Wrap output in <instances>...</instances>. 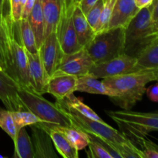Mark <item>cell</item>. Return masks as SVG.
Returning a JSON list of instances; mask_svg holds the SVG:
<instances>
[{"label": "cell", "mask_w": 158, "mask_h": 158, "mask_svg": "<svg viewBox=\"0 0 158 158\" xmlns=\"http://www.w3.org/2000/svg\"><path fill=\"white\" fill-rule=\"evenodd\" d=\"M77 77L69 74H54L47 80L46 94L55 97L56 100H64L77 91Z\"/></svg>", "instance_id": "4fadbf2b"}, {"label": "cell", "mask_w": 158, "mask_h": 158, "mask_svg": "<svg viewBox=\"0 0 158 158\" xmlns=\"http://www.w3.org/2000/svg\"><path fill=\"white\" fill-rule=\"evenodd\" d=\"M40 2L45 21V39L51 32L56 30L65 0H40Z\"/></svg>", "instance_id": "ac0fdd59"}, {"label": "cell", "mask_w": 158, "mask_h": 158, "mask_svg": "<svg viewBox=\"0 0 158 158\" xmlns=\"http://www.w3.org/2000/svg\"><path fill=\"white\" fill-rule=\"evenodd\" d=\"M39 52L46 77L49 79L53 75L64 56L56 32H51L44 39L39 48Z\"/></svg>", "instance_id": "8fae6325"}, {"label": "cell", "mask_w": 158, "mask_h": 158, "mask_svg": "<svg viewBox=\"0 0 158 158\" xmlns=\"http://www.w3.org/2000/svg\"><path fill=\"white\" fill-rule=\"evenodd\" d=\"M18 94L26 110L35 114L40 120L37 124L45 130L72 126V123L56 103H51L35 91L19 86Z\"/></svg>", "instance_id": "3957f363"}, {"label": "cell", "mask_w": 158, "mask_h": 158, "mask_svg": "<svg viewBox=\"0 0 158 158\" xmlns=\"http://www.w3.org/2000/svg\"><path fill=\"white\" fill-rule=\"evenodd\" d=\"M75 3L65 0L60 21L57 25V38L64 54H71L83 49L78 42L73 22V12Z\"/></svg>", "instance_id": "ba28073f"}, {"label": "cell", "mask_w": 158, "mask_h": 158, "mask_svg": "<svg viewBox=\"0 0 158 158\" xmlns=\"http://www.w3.org/2000/svg\"><path fill=\"white\" fill-rule=\"evenodd\" d=\"M56 104L69 119L73 125L97 139L110 153L112 158H143L140 148L135 146L123 132L116 130L104 121H98L80 114L63 100H56Z\"/></svg>", "instance_id": "6da1fadb"}, {"label": "cell", "mask_w": 158, "mask_h": 158, "mask_svg": "<svg viewBox=\"0 0 158 158\" xmlns=\"http://www.w3.org/2000/svg\"><path fill=\"white\" fill-rule=\"evenodd\" d=\"M77 91L91 94L105 95L110 98H114L117 96V94L106 86L103 81H100L98 79L89 74L77 77Z\"/></svg>", "instance_id": "ffe728a7"}, {"label": "cell", "mask_w": 158, "mask_h": 158, "mask_svg": "<svg viewBox=\"0 0 158 158\" xmlns=\"http://www.w3.org/2000/svg\"><path fill=\"white\" fill-rule=\"evenodd\" d=\"M137 64L143 69L158 68V35L138 54Z\"/></svg>", "instance_id": "603a6c76"}, {"label": "cell", "mask_w": 158, "mask_h": 158, "mask_svg": "<svg viewBox=\"0 0 158 158\" xmlns=\"http://www.w3.org/2000/svg\"><path fill=\"white\" fill-rule=\"evenodd\" d=\"M13 143L15 145L14 157L35 158L32 140L28 134L26 128H21L17 132L16 137Z\"/></svg>", "instance_id": "cb8c5ba5"}, {"label": "cell", "mask_w": 158, "mask_h": 158, "mask_svg": "<svg viewBox=\"0 0 158 158\" xmlns=\"http://www.w3.org/2000/svg\"><path fill=\"white\" fill-rule=\"evenodd\" d=\"M153 30H154V33L155 35H158V19L154 20L153 23Z\"/></svg>", "instance_id": "60d3db41"}, {"label": "cell", "mask_w": 158, "mask_h": 158, "mask_svg": "<svg viewBox=\"0 0 158 158\" xmlns=\"http://www.w3.org/2000/svg\"><path fill=\"white\" fill-rule=\"evenodd\" d=\"M140 9L136 6L134 0H117L108 29L126 28Z\"/></svg>", "instance_id": "2e32d148"}, {"label": "cell", "mask_w": 158, "mask_h": 158, "mask_svg": "<svg viewBox=\"0 0 158 158\" xmlns=\"http://www.w3.org/2000/svg\"><path fill=\"white\" fill-rule=\"evenodd\" d=\"M97 1L98 0H80L78 3V6H80L82 12L86 15V13L89 12V9L96 4Z\"/></svg>", "instance_id": "d590c367"}, {"label": "cell", "mask_w": 158, "mask_h": 158, "mask_svg": "<svg viewBox=\"0 0 158 158\" xmlns=\"http://www.w3.org/2000/svg\"><path fill=\"white\" fill-rule=\"evenodd\" d=\"M148 97L153 102L158 103V83L150 86L146 89Z\"/></svg>", "instance_id": "e575fe53"}, {"label": "cell", "mask_w": 158, "mask_h": 158, "mask_svg": "<svg viewBox=\"0 0 158 158\" xmlns=\"http://www.w3.org/2000/svg\"><path fill=\"white\" fill-rule=\"evenodd\" d=\"M157 83H158V79H157Z\"/></svg>", "instance_id": "ee69618b"}, {"label": "cell", "mask_w": 158, "mask_h": 158, "mask_svg": "<svg viewBox=\"0 0 158 158\" xmlns=\"http://www.w3.org/2000/svg\"><path fill=\"white\" fill-rule=\"evenodd\" d=\"M116 1L117 0H104V4L102 9L100 19H99L98 24L96 29V33L108 29Z\"/></svg>", "instance_id": "4dcf8cb0"}, {"label": "cell", "mask_w": 158, "mask_h": 158, "mask_svg": "<svg viewBox=\"0 0 158 158\" xmlns=\"http://www.w3.org/2000/svg\"><path fill=\"white\" fill-rule=\"evenodd\" d=\"M26 51L32 88L35 93L43 95L46 94V87L48 78L46 77L43 63H42L40 52L31 53L27 50Z\"/></svg>", "instance_id": "e0dca14e"}, {"label": "cell", "mask_w": 158, "mask_h": 158, "mask_svg": "<svg viewBox=\"0 0 158 158\" xmlns=\"http://www.w3.org/2000/svg\"><path fill=\"white\" fill-rule=\"evenodd\" d=\"M137 64V57L128 54H120L114 59L100 63H94L89 69V75L96 78H106L109 77L121 75L142 69Z\"/></svg>", "instance_id": "9c48e42d"}, {"label": "cell", "mask_w": 158, "mask_h": 158, "mask_svg": "<svg viewBox=\"0 0 158 158\" xmlns=\"http://www.w3.org/2000/svg\"><path fill=\"white\" fill-rule=\"evenodd\" d=\"M56 129L61 131L66 138L72 143L73 146L78 151L84 149L85 148L88 147L89 142V135L77 127L72 125L69 127H57Z\"/></svg>", "instance_id": "d4e9b609"}, {"label": "cell", "mask_w": 158, "mask_h": 158, "mask_svg": "<svg viewBox=\"0 0 158 158\" xmlns=\"http://www.w3.org/2000/svg\"><path fill=\"white\" fill-rule=\"evenodd\" d=\"M19 23V22H14L12 40V77L19 86L34 91L29 76L26 51L20 36Z\"/></svg>", "instance_id": "52a82bcc"}, {"label": "cell", "mask_w": 158, "mask_h": 158, "mask_svg": "<svg viewBox=\"0 0 158 158\" xmlns=\"http://www.w3.org/2000/svg\"><path fill=\"white\" fill-rule=\"evenodd\" d=\"M130 140H134L141 147L144 158H158V145L148 140L146 136H136Z\"/></svg>", "instance_id": "f546056e"}, {"label": "cell", "mask_w": 158, "mask_h": 158, "mask_svg": "<svg viewBox=\"0 0 158 158\" xmlns=\"http://www.w3.org/2000/svg\"><path fill=\"white\" fill-rule=\"evenodd\" d=\"M35 38L37 47H40L44 40L45 21L40 0H35V5L27 19Z\"/></svg>", "instance_id": "7402d4cb"}, {"label": "cell", "mask_w": 158, "mask_h": 158, "mask_svg": "<svg viewBox=\"0 0 158 158\" xmlns=\"http://www.w3.org/2000/svg\"><path fill=\"white\" fill-rule=\"evenodd\" d=\"M154 0H134L135 4L139 9H143V8L148 7L152 5Z\"/></svg>", "instance_id": "74e56055"}, {"label": "cell", "mask_w": 158, "mask_h": 158, "mask_svg": "<svg viewBox=\"0 0 158 158\" xmlns=\"http://www.w3.org/2000/svg\"><path fill=\"white\" fill-rule=\"evenodd\" d=\"M9 10L8 0H0V14H4Z\"/></svg>", "instance_id": "ab89813d"}, {"label": "cell", "mask_w": 158, "mask_h": 158, "mask_svg": "<svg viewBox=\"0 0 158 158\" xmlns=\"http://www.w3.org/2000/svg\"><path fill=\"white\" fill-rule=\"evenodd\" d=\"M0 71H3V70H2V68L1 64H0Z\"/></svg>", "instance_id": "7bdbcfd3"}, {"label": "cell", "mask_w": 158, "mask_h": 158, "mask_svg": "<svg viewBox=\"0 0 158 158\" xmlns=\"http://www.w3.org/2000/svg\"><path fill=\"white\" fill-rule=\"evenodd\" d=\"M44 129V128H43ZM49 133L54 148L63 158H78V150L76 149L61 131L56 128L46 130Z\"/></svg>", "instance_id": "44dd1931"}, {"label": "cell", "mask_w": 158, "mask_h": 158, "mask_svg": "<svg viewBox=\"0 0 158 158\" xmlns=\"http://www.w3.org/2000/svg\"><path fill=\"white\" fill-rule=\"evenodd\" d=\"M157 79L158 68H151L106 77L103 82L117 94L110 98L114 104L122 110H131L146 93V85Z\"/></svg>", "instance_id": "7a4b0ae2"}, {"label": "cell", "mask_w": 158, "mask_h": 158, "mask_svg": "<svg viewBox=\"0 0 158 158\" xmlns=\"http://www.w3.org/2000/svg\"><path fill=\"white\" fill-rule=\"evenodd\" d=\"M103 4H104V0H98L86 15L88 23L93 28V29L95 31V32L99 19H100L102 9L103 7Z\"/></svg>", "instance_id": "d6a6232c"}, {"label": "cell", "mask_w": 158, "mask_h": 158, "mask_svg": "<svg viewBox=\"0 0 158 158\" xmlns=\"http://www.w3.org/2000/svg\"><path fill=\"white\" fill-rule=\"evenodd\" d=\"M73 22L78 42L84 48L95 35V31L88 23L85 14L82 12L78 4H75L73 12Z\"/></svg>", "instance_id": "d6986e66"}, {"label": "cell", "mask_w": 158, "mask_h": 158, "mask_svg": "<svg viewBox=\"0 0 158 158\" xmlns=\"http://www.w3.org/2000/svg\"><path fill=\"white\" fill-rule=\"evenodd\" d=\"M9 14L13 22H19L22 19L23 2V0H8Z\"/></svg>", "instance_id": "836d02e7"}, {"label": "cell", "mask_w": 158, "mask_h": 158, "mask_svg": "<svg viewBox=\"0 0 158 158\" xmlns=\"http://www.w3.org/2000/svg\"><path fill=\"white\" fill-rule=\"evenodd\" d=\"M153 23L151 6L140 9L125 28V53L137 57L156 36Z\"/></svg>", "instance_id": "5b68a950"}, {"label": "cell", "mask_w": 158, "mask_h": 158, "mask_svg": "<svg viewBox=\"0 0 158 158\" xmlns=\"http://www.w3.org/2000/svg\"><path fill=\"white\" fill-rule=\"evenodd\" d=\"M151 14L153 21L158 19V0H154L151 5Z\"/></svg>", "instance_id": "f35d334b"}, {"label": "cell", "mask_w": 158, "mask_h": 158, "mask_svg": "<svg viewBox=\"0 0 158 158\" xmlns=\"http://www.w3.org/2000/svg\"><path fill=\"white\" fill-rule=\"evenodd\" d=\"M0 128L11 137L12 141L15 140L17 130L12 118V113L9 110L0 109Z\"/></svg>", "instance_id": "f1b7e54d"}, {"label": "cell", "mask_w": 158, "mask_h": 158, "mask_svg": "<svg viewBox=\"0 0 158 158\" xmlns=\"http://www.w3.org/2000/svg\"><path fill=\"white\" fill-rule=\"evenodd\" d=\"M35 158H56L54 145L49 133L37 123L29 126Z\"/></svg>", "instance_id": "9a60e30c"}, {"label": "cell", "mask_w": 158, "mask_h": 158, "mask_svg": "<svg viewBox=\"0 0 158 158\" xmlns=\"http://www.w3.org/2000/svg\"><path fill=\"white\" fill-rule=\"evenodd\" d=\"M19 25L20 36L26 50L31 53L38 52L39 49L35 43V35L28 20L26 19H22L19 23Z\"/></svg>", "instance_id": "484cf974"}, {"label": "cell", "mask_w": 158, "mask_h": 158, "mask_svg": "<svg viewBox=\"0 0 158 158\" xmlns=\"http://www.w3.org/2000/svg\"><path fill=\"white\" fill-rule=\"evenodd\" d=\"M72 1H73V2L75 3V4H78L79 2H80V0H72Z\"/></svg>", "instance_id": "b9f144b4"}, {"label": "cell", "mask_w": 158, "mask_h": 158, "mask_svg": "<svg viewBox=\"0 0 158 158\" xmlns=\"http://www.w3.org/2000/svg\"><path fill=\"white\" fill-rule=\"evenodd\" d=\"M63 100L65 103V104L67 105L69 107L73 108L75 110L80 113V114L83 115L84 117H88V118L93 119V120H98V121H103L97 113L94 112L89 106L85 104L80 99L77 98V97L74 96V94H72L67 98L64 99Z\"/></svg>", "instance_id": "4316f807"}, {"label": "cell", "mask_w": 158, "mask_h": 158, "mask_svg": "<svg viewBox=\"0 0 158 158\" xmlns=\"http://www.w3.org/2000/svg\"><path fill=\"white\" fill-rule=\"evenodd\" d=\"M106 113L129 139L136 136H146L151 131H158V112L120 110H106Z\"/></svg>", "instance_id": "8992f818"}, {"label": "cell", "mask_w": 158, "mask_h": 158, "mask_svg": "<svg viewBox=\"0 0 158 158\" xmlns=\"http://www.w3.org/2000/svg\"><path fill=\"white\" fill-rule=\"evenodd\" d=\"M94 62L85 48L71 54H64L54 74H69L79 77L89 73ZM53 74V75H54Z\"/></svg>", "instance_id": "7c38bea8"}, {"label": "cell", "mask_w": 158, "mask_h": 158, "mask_svg": "<svg viewBox=\"0 0 158 158\" xmlns=\"http://www.w3.org/2000/svg\"><path fill=\"white\" fill-rule=\"evenodd\" d=\"M89 142L88 147L90 151L89 157L93 158H112L110 153L106 151V148L97 139L91 136H89Z\"/></svg>", "instance_id": "1f68e13d"}, {"label": "cell", "mask_w": 158, "mask_h": 158, "mask_svg": "<svg viewBox=\"0 0 158 158\" xmlns=\"http://www.w3.org/2000/svg\"><path fill=\"white\" fill-rule=\"evenodd\" d=\"M35 0H26L24 6H23V12H22V19H27L31 11H32V8H33L34 5H35Z\"/></svg>", "instance_id": "8d00e7d4"}, {"label": "cell", "mask_w": 158, "mask_h": 158, "mask_svg": "<svg viewBox=\"0 0 158 158\" xmlns=\"http://www.w3.org/2000/svg\"><path fill=\"white\" fill-rule=\"evenodd\" d=\"M19 86L4 71H0V100L10 111L25 109L18 94Z\"/></svg>", "instance_id": "5bb4252c"}, {"label": "cell", "mask_w": 158, "mask_h": 158, "mask_svg": "<svg viewBox=\"0 0 158 158\" xmlns=\"http://www.w3.org/2000/svg\"><path fill=\"white\" fill-rule=\"evenodd\" d=\"M11 113H12V118L14 120L17 132L21 128L26 127L27 126H31L34 123L40 122L38 117L29 110H23L11 111Z\"/></svg>", "instance_id": "83f0119b"}, {"label": "cell", "mask_w": 158, "mask_h": 158, "mask_svg": "<svg viewBox=\"0 0 158 158\" xmlns=\"http://www.w3.org/2000/svg\"><path fill=\"white\" fill-rule=\"evenodd\" d=\"M84 48L94 63L115 58L125 51V28L116 27L97 32Z\"/></svg>", "instance_id": "277c9868"}, {"label": "cell", "mask_w": 158, "mask_h": 158, "mask_svg": "<svg viewBox=\"0 0 158 158\" xmlns=\"http://www.w3.org/2000/svg\"><path fill=\"white\" fill-rule=\"evenodd\" d=\"M13 30L14 22L11 19L9 10L4 14H0V64L2 70L12 78V40Z\"/></svg>", "instance_id": "30bf717a"}]
</instances>
